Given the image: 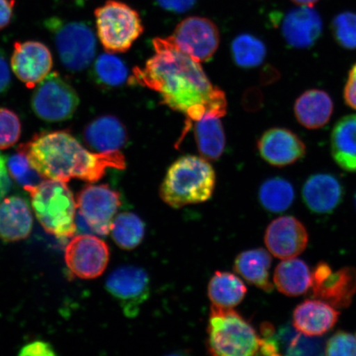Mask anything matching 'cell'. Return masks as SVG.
<instances>
[{"label":"cell","mask_w":356,"mask_h":356,"mask_svg":"<svg viewBox=\"0 0 356 356\" xmlns=\"http://www.w3.org/2000/svg\"><path fill=\"white\" fill-rule=\"evenodd\" d=\"M155 54L143 68L134 69L141 86L159 93L164 104L186 115V126L207 114L225 117V93L210 81L199 62L168 43L166 38L153 41Z\"/></svg>","instance_id":"1"},{"label":"cell","mask_w":356,"mask_h":356,"mask_svg":"<svg viewBox=\"0 0 356 356\" xmlns=\"http://www.w3.org/2000/svg\"><path fill=\"white\" fill-rule=\"evenodd\" d=\"M43 177L64 182L74 178L99 181L108 168H126L121 151L92 153L67 131L39 133L17 149Z\"/></svg>","instance_id":"2"},{"label":"cell","mask_w":356,"mask_h":356,"mask_svg":"<svg viewBox=\"0 0 356 356\" xmlns=\"http://www.w3.org/2000/svg\"><path fill=\"white\" fill-rule=\"evenodd\" d=\"M216 177L206 159L186 155L168 169L159 189L160 197L175 209L207 202L215 190Z\"/></svg>","instance_id":"3"},{"label":"cell","mask_w":356,"mask_h":356,"mask_svg":"<svg viewBox=\"0 0 356 356\" xmlns=\"http://www.w3.org/2000/svg\"><path fill=\"white\" fill-rule=\"evenodd\" d=\"M209 353L250 356L259 353L261 337L252 324L232 309L211 306L207 328Z\"/></svg>","instance_id":"4"},{"label":"cell","mask_w":356,"mask_h":356,"mask_svg":"<svg viewBox=\"0 0 356 356\" xmlns=\"http://www.w3.org/2000/svg\"><path fill=\"white\" fill-rule=\"evenodd\" d=\"M33 211L44 230L57 238H72L76 233V204L66 182L48 179L28 191Z\"/></svg>","instance_id":"5"},{"label":"cell","mask_w":356,"mask_h":356,"mask_svg":"<svg viewBox=\"0 0 356 356\" xmlns=\"http://www.w3.org/2000/svg\"><path fill=\"white\" fill-rule=\"evenodd\" d=\"M95 13L97 37L108 52H127L144 33L139 13L123 2L108 0Z\"/></svg>","instance_id":"6"},{"label":"cell","mask_w":356,"mask_h":356,"mask_svg":"<svg viewBox=\"0 0 356 356\" xmlns=\"http://www.w3.org/2000/svg\"><path fill=\"white\" fill-rule=\"evenodd\" d=\"M46 28L53 35L61 64L67 70L81 72L92 64L97 40L90 26L81 22H65L52 17L46 22Z\"/></svg>","instance_id":"7"},{"label":"cell","mask_w":356,"mask_h":356,"mask_svg":"<svg viewBox=\"0 0 356 356\" xmlns=\"http://www.w3.org/2000/svg\"><path fill=\"white\" fill-rule=\"evenodd\" d=\"M31 105L35 115L43 121L61 122L73 118L79 97L60 74L53 72L35 87Z\"/></svg>","instance_id":"8"},{"label":"cell","mask_w":356,"mask_h":356,"mask_svg":"<svg viewBox=\"0 0 356 356\" xmlns=\"http://www.w3.org/2000/svg\"><path fill=\"white\" fill-rule=\"evenodd\" d=\"M168 43L195 61L202 63L211 59L220 46L218 26L207 17H186L176 26Z\"/></svg>","instance_id":"9"},{"label":"cell","mask_w":356,"mask_h":356,"mask_svg":"<svg viewBox=\"0 0 356 356\" xmlns=\"http://www.w3.org/2000/svg\"><path fill=\"white\" fill-rule=\"evenodd\" d=\"M106 288L119 302L126 317L130 318L139 315L150 295L148 274L135 266H122L113 271L106 279Z\"/></svg>","instance_id":"10"},{"label":"cell","mask_w":356,"mask_h":356,"mask_svg":"<svg viewBox=\"0 0 356 356\" xmlns=\"http://www.w3.org/2000/svg\"><path fill=\"white\" fill-rule=\"evenodd\" d=\"M311 288L315 299L334 308H348L356 293V269L346 266L333 273L327 262L320 261L312 273Z\"/></svg>","instance_id":"11"},{"label":"cell","mask_w":356,"mask_h":356,"mask_svg":"<svg viewBox=\"0 0 356 356\" xmlns=\"http://www.w3.org/2000/svg\"><path fill=\"white\" fill-rule=\"evenodd\" d=\"M121 197L108 185H88L78 195L79 212L93 234L108 235L120 206Z\"/></svg>","instance_id":"12"},{"label":"cell","mask_w":356,"mask_h":356,"mask_svg":"<svg viewBox=\"0 0 356 356\" xmlns=\"http://www.w3.org/2000/svg\"><path fill=\"white\" fill-rule=\"evenodd\" d=\"M110 257L109 248L92 234L73 237L65 248L67 266L76 277L95 279L104 273Z\"/></svg>","instance_id":"13"},{"label":"cell","mask_w":356,"mask_h":356,"mask_svg":"<svg viewBox=\"0 0 356 356\" xmlns=\"http://www.w3.org/2000/svg\"><path fill=\"white\" fill-rule=\"evenodd\" d=\"M10 65L17 78L26 87L33 88L51 73V52L46 44L40 42H16Z\"/></svg>","instance_id":"14"},{"label":"cell","mask_w":356,"mask_h":356,"mask_svg":"<svg viewBox=\"0 0 356 356\" xmlns=\"http://www.w3.org/2000/svg\"><path fill=\"white\" fill-rule=\"evenodd\" d=\"M265 243L271 254L280 259H289L304 252L309 243L305 226L293 216L275 219L267 227Z\"/></svg>","instance_id":"15"},{"label":"cell","mask_w":356,"mask_h":356,"mask_svg":"<svg viewBox=\"0 0 356 356\" xmlns=\"http://www.w3.org/2000/svg\"><path fill=\"white\" fill-rule=\"evenodd\" d=\"M279 22L284 41L293 48L305 50L314 47L323 34L321 16L313 7L292 8L280 17Z\"/></svg>","instance_id":"16"},{"label":"cell","mask_w":356,"mask_h":356,"mask_svg":"<svg viewBox=\"0 0 356 356\" xmlns=\"http://www.w3.org/2000/svg\"><path fill=\"white\" fill-rule=\"evenodd\" d=\"M257 149L266 163L286 167L299 161L306 154V145L299 136L286 128H271L262 134Z\"/></svg>","instance_id":"17"},{"label":"cell","mask_w":356,"mask_h":356,"mask_svg":"<svg viewBox=\"0 0 356 356\" xmlns=\"http://www.w3.org/2000/svg\"><path fill=\"white\" fill-rule=\"evenodd\" d=\"M344 188L338 178L328 173L310 176L302 189V197L311 212L318 215L331 213L344 198Z\"/></svg>","instance_id":"18"},{"label":"cell","mask_w":356,"mask_h":356,"mask_svg":"<svg viewBox=\"0 0 356 356\" xmlns=\"http://www.w3.org/2000/svg\"><path fill=\"white\" fill-rule=\"evenodd\" d=\"M340 312L320 300H307L293 313V326L308 337H321L330 331L339 319Z\"/></svg>","instance_id":"19"},{"label":"cell","mask_w":356,"mask_h":356,"mask_svg":"<svg viewBox=\"0 0 356 356\" xmlns=\"http://www.w3.org/2000/svg\"><path fill=\"white\" fill-rule=\"evenodd\" d=\"M83 138L96 152H115L127 145L128 132L121 120L114 115H104L88 124L84 129Z\"/></svg>","instance_id":"20"},{"label":"cell","mask_w":356,"mask_h":356,"mask_svg":"<svg viewBox=\"0 0 356 356\" xmlns=\"http://www.w3.org/2000/svg\"><path fill=\"white\" fill-rule=\"evenodd\" d=\"M33 215L28 202L10 197L0 202V238L6 242L19 241L32 232Z\"/></svg>","instance_id":"21"},{"label":"cell","mask_w":356,"mask_h":356,"mask_svg":"<svg viewBox=\"0 0 356 356\" xmlns=\"http://www.w3.org/2000/svg\"><path fill=\"white\" fill-rule=\"evenodd\" d=\"M333 102L328 93L311 89L302 93L293 106L298 122L308 129H319L327 124L333 113Z\"/></svg>","instance_id":"22"},{"label":"cell","mask_w":356,"mask_h":356,"mask_svg":"<svg viewBox=\"0 0 356 356\" xmlns=\"http://www.w3.org/2000/svg\"><path fill=\"white\" fill-rule=\"evenodd\" d=\"M332 156L346 172H356V114L338 121L331 135Z\"/></svg>","instance_id":"23"},{"label":"cell","mask_w":356,"mask_h":356,"mask_svg":"<svg viewBox=\"0 0 356 356\" xmlns=\"http://www.w3.org/2000/svg\"><path fill=\"white\" fill-rule=\"evenodd\" d=\"M271 262L273 258L265 249H252L240 253L236 258L234 270L249 284L270 293L274 291V284L270 282Z\"/></svg>","instance_id":"24"},{"label":"cell","mask_w":356,"mask_h":356,"mask_svg":"<svg viewBox=\"0 0 356 356\" xmlns=\"http://www.w3.org/2000/svg\"><path fill=\"white\" fill-rule=\"evenodd\" d=\"M273 280L275 287L283 295L297 297L304 295L311 288L312 271L305 261L289 258L277 266Z\"/></svg>","instance_id":"25"},{"label":"cell","mask_w":356,"mask_h":356,"mask_svg":"<svg viewBox=\"0 0 356 356\" xmlns=\"http://www.w3.org/2000/svg\"><path fill=\"white\" fill-rule=\"evenodd\" d=\"M220 118L216 115L207 114L194 122L199 153L207 160L219 159L224 153L226 139Z\"/></svg>","instance_id":"26"},{"label":"cell","mask_w":356,"mask_h":356,"mask_svg":"<svg viewBox=\"0 0 356 356\" xmlns=\"http://www.w3.org/2000/svg\"><path fill=\"white\" fill-rule=\"evenodd\" d=\"M248 292L243 280L230 273L216 271L208 286V296L213 305L233 309L241 302Z\"/></svg>","instance_id":"27"},{"label":"cell","mask_w":356,"mask_h":356,"mask_svg":"<svg viewBox=\"0 0 356 356\" xmlns=\"http://www.w3.org/2000/svg\"><path fill=\"white\" fill-rule=\"evenodd\" d=\"M258 197L266 211L282 213L292 206L295 200V189L291 182L284 178L271 177L260 186Z\"/></svg>","instance_id":"28"},{"label":"cell","mask_w":356,"mask_h":356,"mask_svg":"<svg viewBox=\"0 0 356 356\" xmlns=\"http://www.w3.org/2000/svg\"><path fill=\"white\" fill-rule=\"evenodd\" d=\"M111 232L118 246L124 250L130 251L143 241L145 225L135 213L123 212L115 218Z\"/></svg>","instance_id":"29"},{"label":"cell","mask_w":356,"mask_h":356,"mask_svg":"<svg viewBox=\"0 0 356 356\" xmlns=\"http://www.w3.org/2000/svg\"><path fill=\"white\" fill-rule=\"evenodd\" d=\"M234 63L243 69H252L264 63L266 47L261 39L252 34L237 35L231 44Z\"/></svg>","instance_id":"30"},{"label":"cell","mask_w":356,"mask_h":356,"mask_svg":"<svg viewBox=\"0 0 356 356\" xmlns=\"http://www.w3.org/2000/svg\"><path fill=\"white\" fill-rule=\"evenodd\" d=\"M92 74L101 86L114 88L123 86L128 78V69L124 61L113 53H104L93 64Z\"/></svg>","instance_id":"31"},{"label":"cell","mask_w":356,"mask_h":356,"mask_svg":"<svg viewBox=\"0 0 356 356\" xmlns=\"http://www.w3.org/2000/svg\"><path fill=\"white\" fill-rule=\"evenodd\" d=\"M6 164L11 177L26 191L43 181V177L33 167L26 155L19 149L8 157Z\"/></svg>","instance_id":"32"},{"label":"cell","mask_w":356,"mask_h":356,"mask_svg":"<svg viewBox=\"0 0 356 356\" xmlns=\"http://www.w3.org/2000/svg\"><path fill=\"white\" fill-rule=\"evenodd\" d=\"M332 32L338 44L347 50L356 49V13H341L332 22Z\"/></svg>","instance_id":"33"},{"label":"cell","mask_w":356,"mask_h":356,"mask_svg":"<svg viewBox=\"0 0 356 356\" xmlns=\"http://www.w3.org/2000/svg\"><path fill=\"white\" fill-rule=\"evenodd\" d=\"M22 124L19 115L8 108H0V149H7L20 139Z\"/></svg>","instance_id":"34"},{"label":"cell","mask_w":356,"mask_h":356,"mask_svg":"<svg viewBox=\"0 0 356 356\" xmlns=\"http://www.w3.org/2000/svg\"><path fill=\"white\" fill-rule=\"evenodd\" d=\"M327 355H356V336L338 331L328 340L325 346Z\"/></svg>","instance_id":"35"},{"label":"cell","mask_w":356,"mask_h":356,"mask_svg":"<svg viewBox=\"0 0 356 356\" xmlns=\"http://www.w3.org/2000/svg\"><path fill=\"white\" fill-rule=\"evenodd\" d=\"M198 0H156L163 10L175 13L188 12L197 4Z\"/></svg>","instance_id":"36"},{"label":"cell","mask_w":356,"mask_h":356,"mask_svg":"<svg viewBox=\"0 0 356 356\" xmlns=\"http://www.w3.org/2000/svg\"><path fill=\"white\" fill-rule=\"evenodd\" d=\"M19 355L52 356L56 355V353L51 345L38 341L26 345L20 351Z\"/></svg>","instance_id":"37"},{"label":"cell","mask_w":356,"mask_h":356,"mask_svg":"<svg viewBox=\"0 0 356 356\" xmlns=\"http://www.w3.org/2000/svg\"><path fill=\"white\" fill-rule=\"evenodd\" d=\"M344 100L347 106L356 110V64L351 67L344 88Z\"/></svg>","instance_id":"38"},{"label":"cell","mask_w":356,"mask_h":356,"mask_svg":"<svg viewBox=\"0 0 356 356\" xmlns=\"http://www.w3.org/2000/svg\"><path fill=\"white\" fill-rule=\"evenodd\" d=\"M11 84V72L10 65L0 49V95L6 92Z\"/></svg>","instance_id":"39"},{"label":"cell","mask_w":356,"mask_h":356,"mask_svg":"<svg viewBox=\"0 0 356 356\" xmlns=\"http://www.w3.org/2000/svg\"><path fill=\"white\" fill-rule=\"evenodd\" d=\"M15 4V0H0V30L10 25Z\"/></svg>","instance_id":"40"},{"label":"cell","mask_w":356,"mask_h":356,"mask_svg":"<svg viewBox=\"0 0 356 356\" xmlns=\"http://www.w3.org/2000/svg\"><path fill=\"white\" fill-rule=\"evenodd\" d=\"M10 188V180L8 175V168L4 159L0 154V199L8 193Z\"/></svg>","instance_id":"41"},{"label":"cell","mask_w":356,"mask_h":356,"mask_svg":"<svg viewBox=\"0 0 356 356\" xmlns=\"http://www.w3.org/2000/svg\"><path fill=\"white\" fill-rule=\"evenodd\" d=\"M246 106L252 111H256L261 108L264 104V96L261 92L257 88H252L249 90L246 96Z\"/></svg>","instance_id":"42"},{"label":"cell","mask_w":356,"mask_h":356,"mask_svg":"<svg viewBox=\"0 0 356 356\" xmlns=\"http://www.w3.org/2000/svg\"><path fill=\"white\" fill-rule=\"evenodd\" d=\"M265 74H264V81L266 83H271L275 81H277L280 78V73L278 72L277 69L273 68V67H268L265 70Z\"/></svg>","instance_id":"43"},{"label":"cell","mask_w":356,"mask_h":356,"mask_svg":"<svg viewBox=\"0 0 356 356\" xmlns=\"http://www.w3.org/2000/svg\"><path fill=\"white\" fill-rule=\"evenodd\" d=\"M291 1L299 6L313 7L319 0H291Z\"/></svg>","instance_id":"44"},{"label":"cell","mask_w":356,"mask_h":356,"mask_svg":"<svg viewBox=\"0 0 356 356\" xmlns=\"http://www.w3.org/2000/svg\"><path fill=\"white\" fill-rule=\"evenodd\" d=\"M355 207H356V193L355 195Z\"/></svg>","instance_id":"45"},{"label":"cell","mask_w":356,"mask_h":356,"mask_svg":"<svg viewBox=\"0 0 356 356\" xmlns=\"http://www.w3.org/2000/svg\"><path fill=\"white\" fill-rule=\"evenodd\" d=\"M356 336V335H355Z\"/></svg>","instance_id":"46"}]
</instances>
